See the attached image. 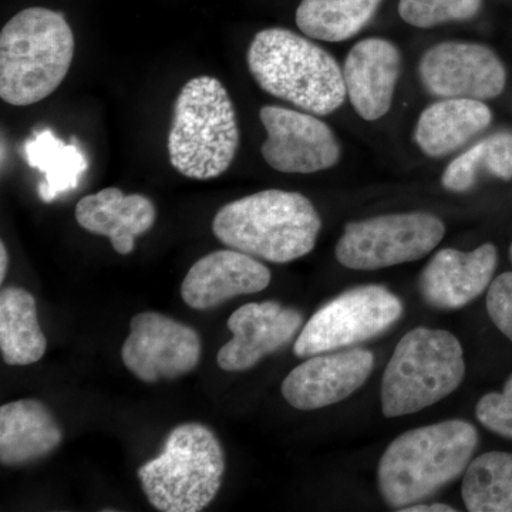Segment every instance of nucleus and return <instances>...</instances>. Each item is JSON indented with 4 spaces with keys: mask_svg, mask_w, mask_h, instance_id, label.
Returning <instances> with one entry per match:
<instances>
[{
    "mask_svg": "<svg viewBox=\"0 0 512 512\" xmlns=\"http://www.w3.org/2000/svg\"><path fill=\"white\" fill-rule=\"evenodd\" d=\"M9 255L5 242L0 244V282L5 281L6 272H8Z\"/></svg>",
    "mask_w": 512,
    "mask_h": 512,
    "instance_id": "obj_30",
    "label": "nucleus"
},
{
    "mask_svg": "<svg viewBox=\"0 0 512 512\" xmlns=\"http://www.w3.org/2000/svg\"><path fill=\"white\" fill-rule=\"evenodd\" d=\"M63 440L53 414L35 399H23L0 407V461L16 467L40 460Z\"/></svg>",
    "mask_w": 512,
    "mask_h": 512,
    "instance_id": "obj_19",
    "label": "nucleus"
},
{
    "mask_svg": "<svg viewBox=\"0 0 512 512\" xmlns=\"http://www.w3.org/2000/svg\"><path fill=\"white\" fill-rule=\"evenodd\" d=\"M493 121L484 101L441 99L421 113L414 140L426 156L440 158L466 146Z\"/></svg>",
    "mask_w": 512,
    "mask_h": 512,
    "instance_id": "obj_20",
    "label": "nucleus"
},
{
    "mask_svg": "<svg viewBox=\"0 0 512 512\" xmlns=\"http://www.w3.org/2000/svg\"><path fill=\"white\" fill-rule=\"evenodd\" d=\"M487 311L498 330L512 342V272H505L491 282Z\"/></svg>",
    "mask_w": 512,
    "mask_h": 512,
    "instance_id": "obj_28",
    "label": "nucleus"
},
{
    "mask_svg": "<svg viewBox=\"0 0 512 512\" xmlns=\"http://www.w3.org/2000/svg\"><path fill=\"white\" fill-rule=\"evenodd\" d=\"M373 366L375 356L366 349L311 356L285 377L282 396L293 409L302 412L323 409L343 402L359 390Z\"/></svg>",
    "mask_w": 512,
    "mask_h": 512,
    "instance_id": "obj_13",
    "label": "nucleus"
},
{
    "mask_svg": "<svg viewBox=\"0 0 512 512\" xmlns=\"http://www.w3.org/2000/svg\"><path fill=\"white\" fill-rule=\"evenodd\" d=\"M382 0H302L296 25L303 35L323 42H343L365 29Z\"/></svg>",
    "mask_w": 512,
    "mask_h": 512,
    "instance_id": "obj_22",
    "label": "nucleus"
},
{
    "mask_svg": "<svg viewBox=\"0 0 512 512\" xmlns=\"http://www.w3.org/2000/svg\"><path fill=\"white\" fill-rule=\"evenodd\" d=\"M478 433L464 420H446L406 431L380 458L377 484L384 503L402 510L419 504L466 473Z\"/></svg>",
    "mask_w": 512,
    "mask_h": 512,
    "instance_id": "obj_1",
    "label": "nucleus"
},
{
    "mask_svg": "<svg viewBox=\"0 0 512 512\" xmlns=\"http://www.w3.org/2000/svg\"><path fill=\"white\" fill-rule=\"evenodd\" d=\"M461 494L470 512H512V453L488 451L471 460Z\"/></svg>",
    "mask_w": 512,
    "mask_h": 512,
    "instance_id": "obj_24",
    "label": "nucleus"
},
{
    "mask_svg": "<svg viewBox=\"0 0 512 512\" xmlns=\"http://www.w3.org/2000/svg\"><path fill=\"white\" fill-rule=\"evenodd\" d=\"M269 284L271 271L254 256L221 249L191 266L181 285V298L195 311H210L237 296L264 291Z\"/></svg>",
    "mask_w": 512,
    "mask_h": 512,
    "instance_id": "obj_15",
    "label": "nucleus"
},
{
    "mask_svg": "<svg viewBox=\"0 0 512 512\" xmlns=\"http://www.w3.org/2000/svg\"><path fill=\"white\" fill-rule=\"evenodd\" d=\"M446 235V225L429 212L380 215L348 222L336 259L355 271H376L429 255Z\"/></svg>",
    "mask_w": 512,
    "mask_h": 512,
    "instance_id": "obj_8",
    "label": "nucleus"
},
{
    "mask_svg": "<svg viewBox=\"0 0 512 512\" xmlns=\"http://www.w3.org/2000/svg\"><path fill=\"white\" fill-rule=\"evenodd\" d=\"M497 264L498 251L493 244L471 252L441 249L421 272V296L443 311L463 308L490 288Z\"/></svg>",
    "mask_w": 512,
    "mask_h": 512,
    "instance_id": "obj_16",
    "label": "nucleus"
},
{
    "mask_svg": "<svg viewBox=\"0 0 512 512\" xmlns=\"http://www.w3.org/2000/svg\"><path fill=\"white\" fill-rule=\"evenodd\" d=\"M476 416L485 429L512 440V376L505 383L503 392L481 397Z\"/></svg>",
    "mask_w": 512,
    "mask_h": 512,
    "instance_id": "obj_27",
    "label": "nucleus"
},
{
    "mask_svg": "<svg viewBox=\"0 0 512 512\" xmlns=\"http://www.w3.org/2000/svg\"><path fill=\"white\" fill-rule=\"evenodd\" d=\"M466 376L463 346L447 330L416 328L397 343L382 379V412L419 413L456 392Z\"/></svg>",
    "mask_w": 512,
    "mask_h": 512,
    "instance_id": "obj_7",
    "label": "nucleus"
},
{
    "mask_svg": "<svg viewBox=\"0 0 512 512\" xmlns=\"http://www.w3.org/2000/svg\"><path fill=\"white\" fill-rule=\"evenodd\" d=\"M481 6L483 0H400L399 15L414 28L430 29L474 19Z\"/></svg>",
    "mask_w": 512,
    "mask_h": 512,
    "instance_id": "obj_26",
    "label": "nucleus"
},
{
    "mask_svg": "<svg viewBox=\"0 0 512 512\" xmlns=\"http://www.w3.org/2000/svg\"><path fill=\"white\" fill-rule=\"evenodd\" d=\"M167 147L171 164L184 177L211 180L228 170L237 156L239 128L220 80L200 76L184 84L175 100Z\"/></svg>",
    "mask_w": 512,
    "mask_h": 512,
    "instance_id": "obj_5",
    "label": "nucleus"
},
{
    "mask_svg": "<svg viewBox=\"0 0 512 512\" xmlns=\"http://www.w3.org/2000/svg\"><path fill=\"white\" fill-rule=\"evenodd\" d=\"M400 69L402 55L389 40L372 37L352 47L343 79L350 103L363 120L382 119L392 109Z\"/></svg>",
    "mask_w": 512,
    "mask_h": 512,
    "instance_id": "obj_17",
    "label": "nucleus"
},
{
    "mask_svg": "<svg viewBox=\"0 0 512 512\" xmlns=\"http://www.w3.org/2000/svg\"><path fill=\"white\" fill-rule=\"evenodd\" d=\"M402 315V302L383 286L350 289L308 320L293 353L305 359L357 345L386 332Z\"/></svg>",
    "mask_w": 512,
    "mask_h": 512,
    "instance_id": "obj_9",
    "label": "nucleus"
},
{
    "mask_svg": "<svg viewBox=\"0 0 512 512\" xmlns=\"http://www.w3.org/2000/svg\"><path fill=\"white\" fill-rule=\"evenodd\" d=\"M510 258H511V262H512V244H511V248H510Z\"/></svg>",
    "mask_w": 512,
    "mask_h": 512,
    "instance_id": "obj_31",
    "label": "nucleus"
},
{
    "mask_svg": "<svg viewBox=\"0 0 512 512\" xmlns=\"http://www.w3.org/2000/svg\"><path fill=\"white\" fill-rule=\"evenodd\" d=\"M322 220L299 192L265 190L224 205L212 232L228 248L256 259L288 264L315 248Z\"/></svg>",
    "mask_w": 512,
    "mask_h": 512,
    "instance_id": "obj_2",
    "label": "nucleus"
},
{
    "mask_svg": "<svg viewBox=\"0 0 512 512\" xmlns=\"http://www.w3.org/2000/svg\"><path fill=\"white\" fill-rule=\"evenodd\" d=\"M74 56L72 28L62 13L29 8L0 33V97L10 106H32L56 92Z\"/></svg>",
    "mask_w": 512,
    "mask_h": 512,
    "instance_id": "obj_4",
    "label": "nucleus"
},
{
    "mask_svg": "<svg viewBox=\"0 0 512 512\" xmlns=\"http://www.w3.org/2000/svg\"><path fill=\"white\" fill-rule=\"evenodd\" d=\"M225 471L214 431L184 423L168 434L163 451L138 470L148 503L161 512H200L217 497Z\"/></svg>",
    "mask_w": 512,
    "mask_h": 512,
    "instance_id": "obj_6",
    "label": "nucleus"
},
{
    "mask_svg": "<svg viewBox=\"0 0 512 512\" xmlns=\"http://www.w3.org/2000/svg\"><path fill=\"white\" fill-rule=\"evenodd\" d=\"M481 174L512 180V131H498L468 148L448 164L441 184L451 192H466Z\"/></svg>",
    "mask_w": 512,
    "mask_h": 512,
    "instance_id": "obj_25",
    "label": "nucleus"
},
{
    "mask_svg": "<svg viewBox=\"0 0 512 512\" xmlns=\"http://www.w3.org/2000/svg\"><path fill=\"white\" fill-rule=\"evenodd\" d=\"M424 89L440 99L491 100L504 92L507 72L488 46L443 42L430 47L419 64Z\"/></svg>",
    "mask_w": 512,
    "mask_h": 512,
    "instance_id": "obj_12",
    "label": "nucleus"
},
{
    "mask_svg": "<svg viewBox=\"0 0 512 512\" xmlns=\"http://www.w3.org/2000/svg\"><path fill=\"white\" fill-rule=\"evenodd\" d=\"M247 63L264 92L306 113L328 116L348 97L335 57L291 30H261L249 45Z\"/></svg>",
    "mask_w": 512,
    "mask_h": 512,
    "instance_id": "obj_3",
    "label": "nucleus"
},
{
    "mask_svg": "<svg viewBox=\"0 0 512 512\" xmlns=\"http://www.w3.org/2000/svg\"><path fill=\"white\" fill-rule=\"evenodd\" d=\"M76 220L90 234L110 239L114 251L128 255L136 238L156 222V205L140 194L126 195L116 187L104 188L82 198L76 205Z\"/></svg>",
    "mask_w": 512,
    "mask_h": 512,
    "instance_id": "obj_18",
    "label": "nucleus"
},
{
    "mask_svg": "<svg viewBox=\"0 0 512 512\" xmlns=\"http://www.w3.org/2000/svg\"><path fill=\"white\" fill-rule=\"evenodd\" d=\"M227 325L232 339L218 352V366L225 372H245L291 342L303 318L296 309L266 301L241 306Z\"/></svg>",
    "mask_w": 512,
    "mask_h": 512,
    "instance_id": "obj_14",
    "label": "nucleus"
},
{
    "mask_svg": "<svg viewBox=\"0 0 512 512\" xmlns=\"http://www.w3.org/2000/svg\"><path fill=\"white\" fill-rule=\"evenodd\" d=\"M403 512H456V508L447 504H414L410 507L402 508Z\"/></svg>",
    "mask_w": 512,
    "mask_h": 512,
    "instance_id": "obj_29",
    "label": "nucleus"
},
{
    "mask_svg": "<svg viewBox=\"0 0 512 512\" xmlns=\"http://www.w3.org/2000/svg\"><path fill=\"white\" fill-rule=\"evenodd\" d=\"M25 154L30 167L45 174V181L39 184V195L45 202L55 201L60 194L77 188L89 167L82 151L74 144L63 143L52 130L30 138Z\"/></svg>",
    "mask_w": 512,
    "mask_h": 512,
    "instance_id": "obj_23",
    "label": "nucleus"
},
{
    "mask_svg": "<svg viewBox=\"0 0 512 512\" xmlns=\"http://www.w3.org/2000/svg\"><path fill=\"white\" fill-rule=\"evenodd\" d=\"M121 359L141 382L177 379L200 363V335L191 326L161 313H138L131 319Z\"/></svg>",
    "mask_w": 512,
    "mask_h": 512,
    "instance_id": "obj_10",
    "label": "nucleus"
},
{
    "mask_svg": "<svg viewBox=\"0 0 512 512\" xmlns=\"http://www.w3.org/2000/svg\"><path fill=\"white\" fill-rule=\"evenodd\" d=\"M259 119L266 131L262 156L279 173L313 174L339 163L338 138L315 114L265 106Z\"/></svg>",
    "mask_w": 512,
    "mask_h": 512,
    "instance_id": "obj_11",
    "label": "nucleus"
},
{
    "mask_svg": "<svg viewBox=\"0 0 512 512\" xmlns=\"http://www.w3.org/2000/svg\"><path fill=\"white\" fill-rule=\"evenodd\" d=\"M47 339L37 319L35 296L18 286L0 292V352L9 366H29L45 356Z\"/></svg>",
    "mask_w": 512,
    "mask_h": 512,
    "instance_id": "obj_21",
    "label": "nucleus"
}]
</instances>
